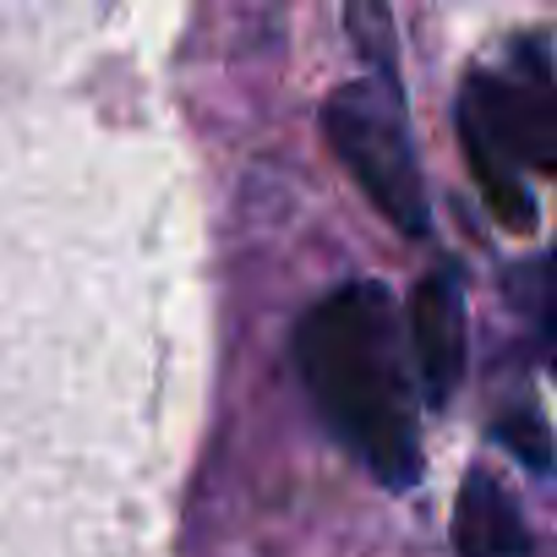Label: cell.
I'll return each mask as SVG.
<instances>
[{"instance_id":"obj_1","label":"cell","mask_w":557,"mask_h":557,"mask_svg":"<svg viewBox=\"0 0 557 557\" xmlns=\"http://www.w3.org/2000/svg\"><path fill=\"white\" fill-rule=\"evenodd\" d=\"M296 372L323 426L394 492L421 475V394L399 307L377 278H350L296 323Z\"/></svg>"},{"instance_id":"obj_2","label":"cell","mask_w":557,"mask_h":557,"mask_svg":"<svg viewBox=\"0 0 557 557\" xmlns=\"http://www.w3.org/2000/svg\"><path fill=\"white\" fill-rule=\"evenodd\" d=\"M459 137L497 224L535 230V197L524 191V170L530 175L557 170V94L541 34L519 39L503 66H481L465 77Z\"/></svg>"},{"instance_id":"obj_3","label":"cell","mask_w":557,"mask_h":557,"mask_svg":"<svg viewBox=\"0 0 557 557\" xmlns=\"http://www.w3.org/2000/svg\"><path fill=\"white\" fill-rule=\"evenodd\" d=\"M323 137H329L334 159L356 175L367 202L399 235L421 240L432 230V202H426V181H421V164H416L399 83L361 77V83L334 88L329 104H323Z\"/></svg>"},{"instance_id":"obj_4","label":"cell","mask_w":557,"mask_h":557,"mask_svg":"<svg viewBox=\"0 0 557 557\" xmlns=\"http://www.w3.org/2000/svg\"><path fill=\"white\" fill-rule=\"evenodd\" d=\"M410 372H416V394L432 410L448 405V394L459 388V372H465V285H459L454 262L421 273V285L410 296Z\"/></svg>"},{"instance_id":"obj_5","label":"cell","mask_w":557,"mask_h":557,"mask_svg":"<svg viewBox=\"0 0 557 557\" xmlns=\"http://www.w3.org/2000/svg\"><path fill=\"white\" fill-rule=\"evenodd\" d=\"M454 552L459 557H535L530 524L513 492L492 470H465L454 503Z\"/></svg>"},{"instance_id":"obj_6","label":"cell","mask_w":557,"mask_h":557,"mask_svg":"<svg viewBox=\"0 0 557 557\" xmlns=\"http://www.w3.org/2000/svg\"><path fill=\"white\" fill-rule=\"evenodd\" d=\"M350 34H356L361 55L372 61V77L399 83V50H394V17H388V0H350Z\"/></svg>"},{"instance_id":"obj_7","label":"cell","mask_w":557,"mask_h":557,"mask_svg":"<svg viewBox=\"0 0 557 557\" xmlns=\"http://www.w3.org/2000/svg\"><path fill=\"white\" fill-rule=\"evenodd\" d=\"M492 437H497L503 448H513V459H524L535 475H546V470H552V432H546V421H541L535 410H519V416L497 421V426H492Z\"/></svg>"}]
</instances>
